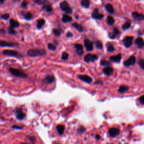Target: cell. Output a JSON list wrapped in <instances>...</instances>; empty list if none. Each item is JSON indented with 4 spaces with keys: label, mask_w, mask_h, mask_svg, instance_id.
<instances>
[{
    "label": "cell",
    "mask_w": 144,
    "mask_h": 144,
    "mask_svg": "<svg viewBox=\"0 0 144 144\" xmlns=\"http://www.w3.org/2000/svg\"><path fill=\"white\" fill-rule=\"evenodd\" d=\"M72 25L73 26L74 28L77 29L79 32H82L84 31V29H83L82 26L80 25V24L77 23H74L72 24Z\"/></svg>",
    "instance_id": "21"
},
{
    "label": "cell",
    "mask_w": 144,
    "mask_h": 144,
    "mask_svg": "<svg viewBox=\"0 0 144 144\" xmlns=\"http://www.w3.org/2000/svg\"><path fill=\"white\" fill-rule=\"evenodd\" d=\"M66 36H67V37H73V34H72L71 32H68L67 34H66Z\"/></svg>",
    "instance_id": "48"
},
{
    "label": "cell",
    "mask_w": 144,
    "mask_h": 144,
    "mask_svg": "<svg viewBox=\"0 0 144 144\" xmlns=\"http://www.w3.org/2000/svg\"><path fill=\"white\" fill-rule=\"evenodd\" d=\"M48 48L50 50L55 51V50H56V46L54 45V44H50H50H48Z\"/></svg>",
    "instance_id": "38"
},
{
    "label": "cell",
    "mask_w": 144,
    "mask_h": 144,
    "mask_svg": "<svg viewBox=\"0 0 144 144\" xmlns=\"http://www.w3.org/2000/svg\"><path fill=\"white\" fill-rule=\"evenodd\" d=\"M133 37H131V36H128V37H125V38L123 41L125 46L127 48L130 47L133 42Z\"/></svg>",
    "instance_id": "7"
},
{
    "label": "cell",
    "mask_w": 144,
    "mask_h": 144,
    "mask_svg": "<svg viewBox=\"0 0 144 144\" xmlns=\"http://www.w3.org/2000/svg\"><path fill=\"white\" fill-rule=\"evenodd\" d=\"M84 131H85L84 128L83 127H80L78 129V132L80 133H83V132H84Z\"/></svg>",
    "instance_id": "43"
},
{
    "label": "cell",
    "mask_w": 144,
    "mask_h": 144,
    "mask_svg": "<svg viewBox=\"0 0 144 144\" xmlns=\"http://www.w3.org/2000/svg\"><path fill=\"white\" fill-rule=\"evenodd\" d=\"M76 19H78V16L76 15Z\"/></svg>",
    "instance_id": "51"
},
{
    "label": "cell",
    "mask_w": 144,
    "mask_h": 144,
    "mask_svg": "<svg viewBox=\"0 0 144 144\" xmlns=\"http://www.w3.org/2000/svg\"><path fill=\"white\" fill-rule=\"evenodd\" d=\"M68 58H69V54H68L67 52H63V54H62V55H61L62 60H67L68 59Z\"/></svg>",
    "instance_id": "34"
},
{
    "label": "cell",
    "mask_w": 144,
    "mask_h": 144,
    "mask_svg": "<svg viewBox=\"0 0 144 144\" xmlns=\"http://www.w3.org/2000/svg\"><path fill=\"white\" fill-rule=\"evenodd\" d=\"M27 5H28V2H26V1H24L21 4V7H22L23 8H25L27 6Z\"/></svg>",
    "instance_id": "47"
},
{
    "label": "cell",
    "mask_w": 144,
    "mask_h": 144,
    "mask_svg": "<svg viewBox=\"0 0 144 144\" xmlns=\"http://www.w3.org/2000/svg\"><path fill=\"white\" fill-rule=\"evenodd\" d=\"M92 17L95 19H102L104 18L103 14H100L97 8H95L92 13Z\"/></svg>",
    "instance_id": "10"
},
{
    "label": "cell",
    "mask_w": 144,
    "mask_h": 144,
    "mask_svg": "<svg viewBox=\"0 0 144 144\" xmlns=\"http://www.w3.org/2000/svg\"><path fill=\"white\" fill-rule=\"evenodd\" d=\"M136 63V58L134 56H132L126 61L124 62V65L126 67H129L131 65H133Z\"/></svg>",
    "instance_id": "9"
},
{
    "label": "cell",
    "mask_w": 144,
    "mask_h": 144,
    "mask_svg": "<svg viewBox=\"0 0 144 144\" xmlns=\"http://www.w3.org/2000/svg\"><path fill=\"white\" fill-rule=\"evenodd\" d=\"M139 64L142 69H144V60L140 59L139 61Z\"/></svg>",
    "instance_id": "42"
},
{
    "label": "cell",
    "mask_w": 144,
    "mask_h": 144,
    "mask_svg": "<svg viewBox=\"0 0 144 144\" xmlns=\"http://www.w3.org/2000/svg\"><path fill=\"white\" fill-rule=\"evenodd\" d=\"M34 2L35 3V4H37L40 5H44L47 2V1H44V0H36V1H34Z\"/></svg>",
    "instance_id": "33"
},
{
    "label": "cell",
    "mask_w": 144,
    "mask_h": 144,
    "mask_svg": "<svg viewBox=\"0 0 144 144\" xmlns=\"http://www.w3.org/2000/svg\"><path fill=\"white\" fill-rule=\"evenodd\" d=\"M135 43L137 46L139 48H142L144 47V40L141 37H139L136 40Z\"/></svg>",
    "instance_id": "15"
},
{
    "label": "cell",
    "mask_w": 144,
    "mask_h": 144,
    "mask_svg": "<svg viewBox=\"0 0 144 144\" xmlns=\"http://www.w3.org/2000/svg\"><path fill=\"white\" fill-rule=\"evenodd\" d=\"M78 77L82 81L88 83H90L92 81V79L90 76H87V75H78Z\"/></svg>",
    "instance_id": "11"
},
{
    "label": "cell",
    "mask_w": 144,
    "mask_h": 144,
    "mask_svg": "<svg viewBox=\"0 0 144 144\" xmlns=\"http://www.w3.org/2000/svg\"><path fill=\"white\" fill-rule=\"evenodd\" d=\"M107 23L109 25H113L115 23L114 19L113 17L111 16H109L107 18Z\"/></svg>",
    "instance_id": "28"
},
{
    "label": "cell",
    "mask_w": 144,
    "mask_h": 144,
    "mask_svg": "<svg viewBox=\"0 0 144 144\" xmlns=\"http://www.w3.org/2000/svg\"><path fill=\"white\" fill-rule=\"evenodd\" d=\"M121 59H122V55L120 54H118L116 56H112L110 57L111 61L116 62V63H118L120 61Z\"/></svg>",
    "instance_id": "18"
},
{
    "label": "cell",
    "mask_w": 144,
    "mask_h": 144,
    "mask_svg": "<svg viewBox=\"0 0 144 144\" xmlns=\"http://www.w3.org/2000/svg\"><path fill=\"white\" fill-rule=\"evenodd\" d=\"M45 24V20L43 19H40L37 21V28L38 29H41L42 28V27Z\"/></svg>",
    "instance_id": "20"
},
{
    "label": "cell",
    "mask_w": 144,
    "mask_h": 144,
    "mask_svg": "<svg viewBox=\"0 0 144 144\" xmlns=\"http://www.w3.org/2000/svg\"><path fill=\"white\" fill-rule=\"evenodd\" d=\"M9 71L11 74H12L14 76H16V77L24 78H27V77H28L27 74H26L25 73L21 71V70L17 69L14 68H10Z\"/></svg>",
    "instance_id": "2"
},
{
    "label": "cell",
    "mask_w": 144,
    "mask_h": 144,
    "mask_svg": "<svg viewBox=\"0 0 144 144\" xmlns=\"http://www.w3.org/2000/svg\"><path fill=\"white\" fill-rule=\"evenodd\" d=\"M128 87H127V86H124V85H122L119 88L118 91L120 93H124L127 91H128Z\"/></svg>",
    "instance_id": "27"
},
{
    "label": "cell",
    "mask_w": 144,
    "mask_h": 144,
    "mask_svg": "<svg viewBox=\"0 0 144 144\" xmlns=\"http://www.w3.org/2000/svg\"><path fill=\"white\" fill-rule=\"evenodd\" d=\"M95 45L96 47H97L98 49H99V50H101L103 47V44H102V42L100 41H96L95 42Z\"/></svg>",
    "instance_id": "32"
},
{
    "label": "cell",
    "mask_w": 144,
    "mask_h": 144,
    "mask_svg": "<svg viewBox=\"0 0 144 144\" xmlns=\"http://www.w3.org/2000/svg\"><path fill=\"white\" fill-rule=\"evenodd\" d=\"M2 54L6 56H9L16 57H22V55L19 53L18 52L14 51V50H5L2 51Z\"/></svg>",
    "instance_id": "4"
},
{
    "label": "cell",
    "mask_w": 144,
    "mask_h": 144,
    "mask_svg": "<svg viewBox=\"0 0 144 144\" xmlns=\"http://www.w3.org/2000/svg\"><path fill=\"white\" fill-rule=\"evenodd\" d=\"M44 80L46 82L47 84H51V83L54 82L55 80V77L53 76L49 75V76H47L45 77Z\"/></svg>",
    "instance_id": "19"
},
{
    "label": "cell",
    "mask_w": 144,
    "mask_h": 144,
    "mask_svg": "<svg viewBox=\"0 0 144 144\" xmlns=\"http://www.w3.org/2000/svg\"></svg>",
    "instance_id": "53"
},
{
    "label": "cell",
    "mask_w": 144,
    "mask_h": 144,
    "mask_svg": "<svg viewBox=\"0 0 144 144\" xmlns=\"http://www.w3.org/2000/svg\"><path fill=\"white\" fill-rule=\"evenodd\" d=\"M107 50L108 51L110 52H113L114 51V47L113 44L109 43V44H107Z\"/></svg>",
    "instance_id": "31"
},
{
    "label": "cell",
    "mask_w": 144,
    "mask_h": 144,
    "mask_svg": "<svg viewBox=\"0 0 144 144\" xmlns=\"http://www.w3.org/2000/svg\"><path fill=\"white\" fill-rule=\"evenodd\" d=\"M132 16L135 20L138 21H141L144 20V15L141 14H139L137 12H133L132 13Z\"/></svg>",
    "instance_id": "13"
},
{
    "label": "cell",
    "mask_w": 144,
    "mask_h": 144,
    "mask_svg": "<svg viewBox=\"0 0 144 144\" xmlns=\"http://www.w3.org/2000/svg\"><path fill=\"white\" fill-rule=\"evenodd\" d=\"M106 9L108 12L110 14H113L114 12V10L113 6L110 4H108L106 5Z\"/></svg>",
    "instance_id": "26"
},
{
    "label": "cell",
    "mask_w": 144,
    "mask_h": 144,
    "mask_svg": "<svg viewBox=\"0 0 144 144\" xmlns=\"http://www.w3.org/2000/svg\"><path fill=\"white\" fill-rule=\"evenodd\" d=\"M139 101L142 104H144V95L141 96V97L139 98Z\"/></svg>",
    "instance_id": "46"
},
{
    "label": "cell",
    "mask_w": 144,
    "mask_h": 144,
    "mask_svg": "<svg viewBox=\"0 0 144 144\" xmlns=\"http://www.w3.org/2000/svg\"><path fill=\"white\" fill-rule=\"evenodd\" d=\"M33 15L32 14L31 12H27L24 15V18H25V20H31L32 18Z\"/></svg>",
    "instance_id": "29"
},
{
    "label": "cell",
    "mask_w": 144,
    "mask_h": 144,
    "mask_svg": "<svg viewBox=\"0 0 144 144\" xmlns=\"http://www.w3.org/2000/svg\"><path fill=\"white\" fill-rule=\"evenodd\" d=\"M119 30L117 28H114V30H113V35H112V36H113V37H112V38H114L115 37V36H116V35H117L118 34H119Z\"/></svg>",
    "instance_id": "41"
},
{
    "label": "cell",
    "mask_w": 144,
    "mask_h": 144,
    "mask_svg": "<svg viewBox=\"0 0 144 144\" xmlns=\"http://www.w3.org/2000/svg\"><path fill=\"white\" fill-rule=\"evenodd\" d=\"M52 32L53 33L55 36H57V37L60 36V34H61V32H60L59 29H54L52 30Z\"/></svg>",
    "instance_id": "36"
},
{
    "label": "cell",
    "mask_w": 144,
    "mask_h": 144,
    "mask_svg": "<svg viewBox=\"0 0 144 144\" xmlns=\"http://www.w3.org/2000/svg\"><path fill=\"white\" fill-rule=\"evenodd\" d=\"M20 144H30L27 143V142H24V143H21Z\"/></svg>",
    "instance_id": "50"
},
{
    "label": "cell",
    "mask_w": 144,
    "mask_h": 144,
    "mask_svg": "<svg viewBox=\"0 0 144 144\" xmlns=\"http://www.w3.org/2000/svg\"><path fill=\"white\" fill-rule=\"evenodd\" d=\"M100 64L101 65L103 66H108V65H110V64L109 62H108L107 61H105V60H101L100 62Z\"/></svg>",
    "instance_id": "40"
},
{
    "label": "cell",
    "mask_w": 144,
    "mask_h": 144,
    "mask_svg": "<svg viewBox=\"0 0 144 144\" xmlns=\"http://www.w3.org/2000/svg\"><path fill=\"white\" fill-rule=\"evenodd\" d=\"M131 25V23L130 21H127V22H126L122 25V28L123 29H127L130 28Z\"/></svg>",
    "instance_id": "30"
},
{
    "label": "cell",
    "mask_w": 144,
    "mask_h": 144,
    "mask_svg": "<svg viewBox=\"0 0 144 144\" xmlns=\"http://www.w3.org/2000/svg\"><path fill=\"white\" fill-rule=\"evenodd\" d=\"M60 8L62 11H63L67 14H71L73 12V10L69 6V5L67 1H63L60 3Z\"/></svg>",
    "instance_id": "3"
},
{
    "label": "cell",
    "mask_w": 144,
    "mask_h": 144,
    "mask_svg": "<svg viewBox=\"0 0 144 144\" xmlns=\"http://www.w3.org/2000/svg\"><path fill=\"white\" fill-rule=\"evenodd\" d=\"M0 2H1V3L4 2V1H0Z\"/></svg>",
    "instance_id": "52"
},
{
    "label": "cell",
    "mask_w": 144,
    "mask_h": 144,
    "mask_svg": "<svg viewBox=\"0 0 144 144\" xmlns=\"http://www.w3.org/2000/svg\"><path fill=\"white\" fill-rule=\"evenodd\" d=\"M42 10L46 11L47 12H52V8L51 5H47V4H45V5H44V6H43Z\"/></svg>",
    "instance_id": "22"
},
{
    "label": "cell",
    "mask_w": 144,
    "mask_h": 144,
    "mask_svg": "<svg viewBox=\"0 0 144 144\" xmlns=\"http://www.w3.org/2000/svg\"><path fill=\"white\" fill-rule=\"evenodd\" d=\"M10 27L14 28H17V27H18L20 25L18 21H16L14 19H10Z\"/></svg>",
    "instance_id": "23"
},
{
    "label": "cell",
    "mask_w": 144,
    "mask_h": 144,
    "mask_svg": "<svg viewBox=\"0 0 144 144\" xmlns=\"http://www.w3.org/2000/svg\"><path fill=\"white\" fill-rule=\"evenodd\" d=\"M72 21V18L70 16L67 14H64L62 17V21L64 23H67L68 22H70Z\"/></svg>",
    "instance_id": "17"
},
{
    "label": "cell",
    "mask_w": 144,
    "mask_h": 144,
    "mask_svg": "<svg viewBox=\"0 0 144 144\" xmlns=\"http://www.w3.org/2000/svg\"><path fill=\"white\" fill-rule=\"evenodd\" d=\"M56 129L57 132H58V133L59 134V135H62L64 132L65 127L63 126V125L59 124L56 127Z\"/></svg>",
    "instance_id": "24"
},
{
    "label": "cell",
    "mask_w": 144,
    "mask_h": 144,
    "mask_svg": "<svg viewBox=\"0 0 144 144\" xmlns=\"http://www.w3.org/2000/svg\"><path fill=\"white\" fill-rule=\"evenodd\" d=\"M97 59V56L96 55H92L91 54H88L84 57V61L87 63L90 62H94Z\"/></svg>",
    "instance_id": "5"
},
{
    "label": "cell",
    "mask_w": 144,
    "mask_h": 144,
    "mask_svg": "<svg viewBox=\"0 0 144 144\" xmlns=\"http://www.w3.org/2000/svg\"><path fill=\"white\" fill-rule=\"evenodd\" d=\"M74 47L76 48V50H83V46L81 44H74Z\"/></svg>",
    "instance_id": "37"
},
{
    "label": "cell",
    "mask_w": 144,
    "mask_h": 144,
    "mask_svg": "<svg viewBox=\"0 0 144 144\" xmlns=\"http://www.w3.org/2000/svg\"><path fill=\"white\" fill-rule=\"evenodd\" d=\"M46 54V51L44 49H31L27 51V55L30 57L42 56Z\"/></svg>",
    "instance_id": "1"
},
{
    "label": "cell",
    "mask_w": 144,
    "mask_h": 144,
    "mask_svg": "<svg viewBox=\"0 0 144 144\" xmlns=\"http://www.w3.org/2000/svg\"><path fill=\"white\" fill-rule=\"evenodd\" d=\"M0 33H5V31L4 29H0Z\"/></svg>",
    "instance_id": "49"
},
{
    "label": "cell",
    "mask_w": 144,
    "mask_h": 144,
    "mask_svg": "<svg viewBox=\"0 0 144 144\" xmlns=\"http://www.w3.org/2000/svg\"><path fill=\"white\" fill-rule=\"evenodd\" d=\"M76 52L79 55L82 56L83 55V54H84V51H83V50H76Z\"/></svg>",
    "instance_id": "44"
},
{
    "label": "cell",
    "mask_w": 144,
    "mask_h": 144,
    "mask_svg": "<svg viewBox=\"0 0 144 144\" xmlns=\"http://www.w3.org/2000/svg\"><path fill=\"white\" fill-rule=\"evenodd\" d=\"M84 46L88 51H91L93 49V42L89 40H85L84 41Z\"/></svg>",
    "instance_id": "8"
},
{
    "label": "cell",
    "mask_w": 144,
    "mask_h": 144,
    "mask_svg": "<svg viewBox=\"0 0 144 144\" xmlns=\"http://www.w3.org/2000/svg\"><path fill=\"white\" fill-rule=\"evenodd\" d=\"M8 33L10 34L13 35V34H15L16 33V32L15 30H14V28H12V27L10 26V27L8 28Z\"/></svg>",
    "instance_id": "35"
},
{
    "label": "cell",
    "mask_w": 144,
    "mask_h": 144,
    "mask_svg": "<svg viewBox=\"0 0 144 144\" xmlns=\"http://www.w3.org/2000/svg\"><path fill=\"white\" fill-rule=\"evenodd\" d=\"M10 17V15L8 13H6L5 14H3L1 16V18L2 19L4 20H8V18H9Z\"/></svg>",
    "instance_id": "39"
},
{
    "label": "cell",
    "mask_w": 144,
    "mask_h": 144,
    "mask_svg": "<svg viewBox=\"0 0 144 144\" xmlns=\"http://www.w3.org/2000/svg\"><path fill=\"white\" fill-rule=\"evenodd\" d=\"M18 46V44L14 42H8L5 41H0V47H15Z\"/></svg>",
    "instance_id": "6"
},
{
    "label": "cell",
    "mask_w": 144,
    "mask_h": 144,
    "mask_svg": "<svg viewBox=\"0 0 144 144\" xmlns=\"http://www.w3.org/2000/svg\"><path fill=\"white\" fill-rule=\"evenodd\" d=\"M119 132H120L119 129L116 128H112L109 131V135L113 137H116L117 135H118Z\"/></svg>",
    "instance_id": "12"
},
{
    "label": "cell",
    "mask_w": 144,
    "mask_h": 144,
    "mask_svg": "<svg viewBox=\"0 0 144 144\" xmlns=\"http://www.w3.org/2000/svg\"><path fill=\"white\" fill-rule=\"evenodd\" d=\"M12 128L14 129H21L23 128V127L20 126H17V125H14L12 126Z\"/></svg>",
    "instance_id": "45"
},
{
    "label": "cell",
    "mask_w": 144,
    "mask_h": 144,
    "mask_svg": "<svg viewBox=\"0 0 144 144\" xmlns=\"http://www.w3.org/2000/svg\"><path fill=\"white\" fill-rule=\"evenodd\" d=\"M16 118L18 120H22L25 116V114L22 112L21 109H18L16 111Z\"/></svg>",
    "instance_id": "14"
},
{
    "label": "cell",
    "mask_w": 144,
    "mask_h": 144,
    "mask_svg": "<svg viewBox=\"0 0 144 144\" xmlns=\"http://www.w3.org/2000/svg\"><path fill=\"white\" fill-rule=\"evenodd\" d=\"M80 5L82 7L84 8H88L90 7V2L88 1V0H83V1H81L80 2Z\"/></svg>",
    "instance_id": "25"
},
{
    "label": "cell",
    "mask_w": 144,
    "mask_h": 144,
    "mask_svg": "<svg viewBox=\"0 0 144 144\" xmlns=\"http://www.w3.org/2000/svg\"><path fill=\"white\" fill-rule=\"evenodd\" d=\"M103 72L106 75V76H110V75L113 74V69L111 67H107L104 69Z\"/></svg>",
    "instance_id": "16"
}]
</instances>
